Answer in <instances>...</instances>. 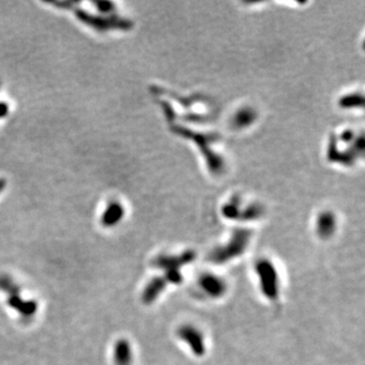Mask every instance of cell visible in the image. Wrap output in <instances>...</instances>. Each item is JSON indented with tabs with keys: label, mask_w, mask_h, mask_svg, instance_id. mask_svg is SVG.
I'll return each instance as SVG.
<instances>
[{
	"label": "cell",
	"mask_w": 365,
	"mask_h": 365,
	"mask_svg": "<svg viewBox=\"0 0 365 365\" xmlns=\"http://www.w3.org/2000/svg\"><path fill=\"white\" fill-rule=\"evenodd\" d=\"M115 361L117 365H130L132 361V349L127 340L122 339L116 343Z\"/></svg>",
	"instance_id": "obj_8"
},
{
	"label": "cell",
	"mask_w": 365,
	"mask_h": 365,
	"mask_svg": "<svg viewBox=\"0 0 365 365\" xmlns=\"http://www.w3.org/2000/svg\"><path fill=\"white\" fill-rule=\"evenodd\" d=\"M256 270L259 275L261 289L263 293L270 299L277 298L279 281L275 267L269 261L263 260L258 263Z\"/></svg>",
	"instance_id": "obj_2"
},
{
	"label": "cell",
	"mask_w": 365,
	"mask_h": 365,
	"mask_svg": "<svg viewBox=\"0 0 365 365\" xmlns=\"http://www.w3.org/2000/svg\"><path fill=\"white\" fill-rule=\"evenodd\" d=\"M166 283L167 282L162 277L152 279L147 284V286L145 287V289L143 291V294H142L143 302L146 304L152 303L159 296V294L164 290Z\"/></svg>",
	"instance_id": "obj_6"
},
{
	"label": "cell",
	"mask_w": 365,
	"mask_h": 365,
	"mask_svg": "<svg viewBox=\"0 0 365 365\" xmlns=\"http://www.w3.org/2000/svg\"><path fill=\"white\" fill-rule=\"evenodd\" d=\"M334 229H335L334 217L329 213L323 214L319 220V233L323 237H328L333 233Z\"/></svg>",
	"instance_id": "obj_9"
},
{
	"label": "cell",
	"mask_w": 365,
	"mask_h": 365,
	"mask_svg": "<svg viewBox=\"0 0 365 365\" xmlns=\"http://www.w3.org/2000/svg\"><path fill=\"white\" fill-rule=\"evenodd\" d=\"M123 215V210L118 205L111 206L103 216V223L106 226H112L116 224Z\"/></svg>",
	"instance_id": "obj_10"
},
{
	"label": "cell",
	"mask_w": 365,
	"mask_h": 365,
	"mask_svg": "<svg viewBox=\"0 0 365 365\" xmlns=\"http://www.w3.org/2000/svg\"><path fill=\"white\" fill-rule=\"evenodd\" d=\"M12 308L17 310L24 317H32L37 312L38 306L34 300H23L19 295H12L9 299Z\"/></svg>",
	"instance_id": "obj_7"
},
{
	"label": "cell",
	"mask_w": 365,
	"mask_h": 365,
	"mask_svg": "<svg viewBox=\"0 0 365 365\" xmlns=\"http://www.w3.org/2000/svg\"><path fill=\"white\" fill-rule=\"evenodd\" d=\"M0 289L13 293V295H17L19 288L18 286L8 277H0Z\"/></svg>",
	"instance_id": "obj_11"
},
{
	"label": "cell",
	"mask_w": 365,
	"mask_h": 365,
	"mask_svg": "<svg viewBox=\"0 0 365 365\" xmlns=\"http://www.w3.org/2000/svg\"><path fill=\"white\" fill-rule=\"evenodd\" d=\"M251 233L247 230H236L227 245L213 251L209 260L214 264H223L240 256L247 249Z\"/></svg>",
	"instance_id": "obj_1"
},
{
	"label": "cell",
	"mask_w": 365,
	"mask_h": 365,
	"mask_svg": "<svg viewBox=\"0 0 365 365\" xmlns=\"http://www.w3.org/2000/svg\"><path fill=\"white\" fill-rule=\"evenodd\" d=\"M195 258V254L193 252H186L179 256H160L154 261V265L166 271L177 270L179 271L180 267L184 266L190 262H192Z\"/></svg>",
	"instance_id": "obj_3"
},
{
	"label": "cell",
	"mask_w": 365,
	"mask_h": 365,
	"mask_svg": "<svg viewBox=\"0 0 365 365\" xmlns=\"http://www.w3.org/2000/svg\"><path fill=\"white\" fill-rule=\"evenodd\" d=\"M178 336L182 341L188 343L192 351L198 355L201 356L205 352V343L202 334L195 328L190 326H185L179 329Z\"/></svg>",
	"instance_id": "obj_4"
},
{
	"label": "cell",
	"mask_w": 365,
	"mask_h": 365,
	"mask_svg": "<svg viewBox=\"0 0 365 365\" xmlns=\"http://www.w3.org/2000/svg\"><path fill=\"white\" fill-rule=\"evenodd\" d=\"M200 286L207 294L213 297L221 296L226 290V285L224 281L221 278L212 274L202 275L200 279Z\"/></svg>",
	"instance_id": "obj_5"
}]
</instances>
